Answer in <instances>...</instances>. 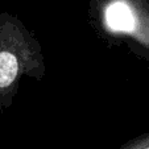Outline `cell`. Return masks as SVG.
<instances>
[{"mask_svg": "<svg viewBox=\"0 0 149 149\" xmlns=\"http://www.w3.org/2000/svg\"><path fill=\"white\" fill-rule=\"evenodd\" d=\"M45 73L38 40L19 17L0 13V118L13 103L23 77L41 82Z\"/></svg>", "mask_w": 149, "mask_h": 149, "instance_id": "1", "label": "cell"}, {"mask_svg": "<svg viewBox=\"0 0 149 149\" xmlns=\"http://www.w3.org/2000/svg\"><path fill=\"white\" fill-rule=\"evenodd\" d=\"M91 8L104 33L128 37L149 57V0H91Z\"/></svg>", "mask_w": 149, "mask_h": 149, "instance_id": "2", "label": "cell"}, {"mask_svg": "<svg viewBox=\"0 0 149 149\" xmlns=\"http://www.w3.org/2000/svg\"><path fill=\"white\" fill-rule=\"evenodd\" d=\"M118 149H149V132L137 136L136 139L125 143Z\"/></svg>", "mask_w": 149, "mask_h": 149, "instance_id": "3", "label": "cell"}]
</instances>
